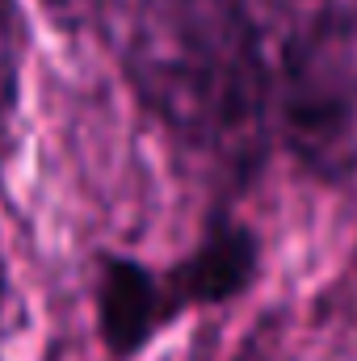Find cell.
Masks as SVG:
<instances>
[{"label": "cell", "mask_w": 357, "mask_h": 361, "mask_svg": "<svg viewBox=\"0 0 357 361\" xmlns=\"http://www.w3.org/2000/svg\"><path fill=\"white\" fill-rule=\"evenodd\" d=\"M253 265H257L253 240L231 227V231H214L198 248V257L173 273V281H177L181 302H189V298L219 302V298H231L236 290H244V281L253 277Z\"/></svg>", "instance_id": "4"}, {"label": "cell", "mask_w": 357, "mask_h": 361, "mask_svg": "<svg viewBox=\"0 0 357 361\" xmlns=\"http://www.w3.org/2000/svg\"><path fill=\"white\" fill-rule=\"evenodd\" d=\"M181 294L173 277H156L143 265L131 261H109L101 277V328L114 353L139 349L173 311Z\"/></svg>", "instance_id": "3"}, {"label": "cell", "mask_w": 357, "mask_h": 361, "mask_svg": "<svg viewBox=\"0 0 357 361\" xmlns=\"http://www.w3.org/2000/svg\"><path fill=\"white\" fill-rule=\"evenodd\" d=\"M126 72L177 147L210 173L248 180L261 169L273 135L269 92L236 0H139Z\"/></svg>", "instance_id": "1"}, {"label": "cell", "mask_w": 357, "mask_h": 361, "mask_svg": "<svg viewBox=\"0 0 357 361\" xmlns=\"http://www.w3.org/2000/svg\"><path fill=\"white\" fill-rule=\"evenodd\" d=\"M17 101V8L0 0V126L8 122Z\"/></svg>", "instance_id": "5"}, {"label": "cell", "mask_w": 357, "mask_h": 361, "mask_svg": "<svg viewBox=\"0 0 357 361\" xmlns=\"http://www.w3.org/2000/svg\"><path fill=\"white\" fill-rule=\"evenodd\" d=\"M47 8V17L63 30H85L105 13V0H38Z\"/></svg>", "instance_id": "6"}, {"label": "cell", "mask_w": 357, "mask_h": 361, "mask_svg": "<svg viewBox=\"0 0 357 361\" xmlns=\"http://www.w3.org/2000/svg\"><path fill=\"white\" fill-rule=\"evenodd\" d=\"M253 30L269 122L320 177L357 164V0H236Z\"/></svg>", "instance_id": "2"}, {"label": "cell", "mask_w": 357, "mask_h": 361, "mask_svg": "<svg viewBox=\"0 0 357 361\" xmlns=\"http://www.w3.org/2000/svg\"><path fill=\"white\" fill-rule=\"evenodd\" d=\"M0 307H4V261H0Z\"/></svg>", "instance_id": "7"}]
</instances>
